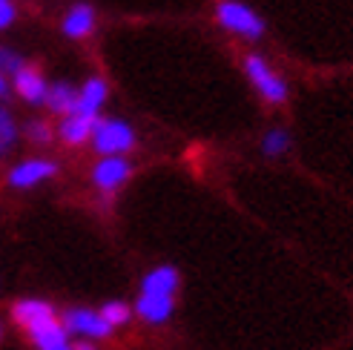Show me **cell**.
Segmentation results:
<instances>
[{"mask_svg":"<svg viewBox=\"0 0 353 350\" xmlns=\"http://www.w3.org/2000/svg\"><path fill=\"white\" fill-rule=\"evenodd\" d=\"M213 14L221 29H227L230 34H236V38H244L250 43H259L264 34H268V23L247 3H241V0H216Z\"/></svg>","mask_w":353,"mask_h":350,"instance_id":"6da1fadb","label":"cell"},{"mask_svg":"<svg viewBox=\"0 0 353 350\" xmlns=\"http://www.w3.org/2000/svg\"><path fill=\"white\" fill-rule=\"evenodd\" d=\"M244 75L250 78L253 90L261 95V101H268L270 107H281V103L290 98V86H288V81L281 78L276 69L268 63V58L256 55V52L244 55Z\"/></svg>","mask_w":353,"mask_h":350,"instance_id":"7a4b0ae2","label":"cell"},{"mask_svg":"<svg viewBox=\"0 0 353 350\" xmlns=\"http://www.w3.org/2000/svg\"><path fill=\"white\" fill-rule=\"evenodd\" d=\"M90 141L98 155H127L138 147V135L123 118H98Z\"/></svg>","mask_w":353,"mask_h":350,"instance_id":"3957f363","label":"cell"},{"mask_svg":"<svg viewBox=\"0 0 353 350\" xmlns=\"http://www.w3.org/2000/svg\"><path fill=\"white\" fill-rule=\"evenodd\" d=\"M61 325L66 327L69 336H78V339H107L112 336V325L101 316V310H90V307H69L63 310Z\"/></svg>","mask_w":353,"mask_h":350,"instance_id":"277c9868","label":"cell"},{"mask_svg":"<svg viewBox=\"0 0 353 350\" xmlns=\"http://www.w3.org/2000/svg\"><path fill=\"white\" fill-rule=\"evenodd\" d=\"M132 164L123 155H101V161L92 167V184L101 192H115L130 181Z\"/></svg>","mask_w":353,"mask_h":350,"instance_id":"5b68a950","label":"cell"},{"mask_svg":"<svg viewBox=\"0 0 353 350\" xmlns=\"http://www.w3.org/2000/svg\"><path fill=\"white\" fill-rule=\"evenodd\" d=\"M58 175V164L52 161V158H26L21 164H14L6 175V181L9 187L14 189H29L34 184H41V181H49V178H55Z\"/></svg>","mask_w":353,"mask_h":350,"instance_id":"8992f818","label":"cell"},{"mask_svg":"<svg viewBox=\"0 0 353 350\" xmlns=\"http://www.w3.org/2000/svg\"><path fill=\"white\" fill-rule=\"evenodd\" d=\"M95 23H98L95 6L78 0V3H72L66 9L63 21H61V32L66 34L69 41H83V38H90V34L95 32Z\"/></svg>","mask_w":353,"mask_h":350,"instance_id":"52a82bcc","label":"cell"},{"mask_svg":"<svg viewBox=\"0 0 353 350\" xmlns=\"http://www.w3.org/2000/svg\"><path fill=\"white\" fill-rule=\"evenodd\" d=\"M110 98V83L103 81L101 75L86 78L83 86L78 90V103H75V112L72 115H83V118H101L103 103Z\"/></svg>","mask_w":353,"mask_h":350,"instance_id":"ba28073f","label":"cell"},{"mask_svg":"<svg viewBox=\"0 0 353 350\" xmlns=\"http://www.w3.org/2000/svg\"><path fill=\"white\" fill-rule=\"evenodd\" d=\"M135 313H138V319L147 322V325H164V322L172 319V313H175V296L141 290L138 302H135Z\"/></svg>","mask_w":353,"mask_h":350,"instance_id":"9c48e42d","label":"cell"},{"mask_svg":"<svg viewBox=\"0 0 353 350\" xmlns=\"http://www.w3.org/2000/svg\"><path fill=\"white\" fill-rule=\"evenodd\" d=\"M12 81H14V92L21 95L26 103H32V107H43V103H46L49 83H46L43 72L34 63H26Z\"/></svg>","mask_w":353,"mask_h":350,"instance_id":"30bf717a","label":"cell"},{"mask_svg":"<svg viewBox=\"0 0 353 350\" xmlns=\"http://www.w3.org/2000/svg\"><path fill=\"white\" fill-rule=\"evenodd\" d=\"M12 319L26 330H34L41 325L55 322L58 316H55V307H52L49 302H43V299H21V302L12 305Z\"/></svg>","mask_w":353,"mask_h":350,"instance_id":"8fae6325","label":"cell"},{"mask_svg":"<svg viewBox=\"0 0 353 350\" xmlns=\"http://www.w3.org/2000/svg\"><path fill=\"white\" fill-rule=\"evenodd\" d=\"M95 121H98V118L66 115V118H61V124H58V138H61L66 147H81V144H86V141L92 138Z\"/></svg>","mask_w":353,"mask_h":350,"instance_id":"7c38bea8","label":"cell"},{"mask_svg":"<svg viewBox=\"0 0 353 350\" xmlns=\"http://www.w3.org/2000/svg\"><path fill=\"white\" fill-rule=\"evenodd\" d=\"M29 336H32V342H34V347H38V350H75L72 342H69L66 327L61 325V319L29 330Z\"/></svg>","mask_w":353,"mask_h":350,"instance_id":"4fadbf2b","label":"cell"},{"mask_svg":"<svg viewBox=\"0 0 353 350\" xmlns=\"http://www.w3.org/2000/svg\"><path fill=\"white\" fill-rule=\"evenodd\" d=\"M75 103H78V90L72 83H66V81H55V83H49V92H46V103L43 107L52 112V115H72L75 112Z\"/></svg>","mask_w":353,"mask_h":350,"instance_id":"5bb4252c","label":"cell"},{"mask_svg":"<svg viewBox=\"0 0 353 350\" xmlns=\"http://www.w3.org/2000/svg\"><path fill=\"white\" fill-rule=\"evenodd\" d=\"M179 285H181V276L172 265H161L144 276L141 282V290L144 293H167V296H175L179 293Z\"/></svg>","mask_w":353,"mask_h":350,"instance_id":"9a60e30c","label":"cell"},{"mask_svg":"<svg viewBox=\"0 0 353 350\" xmlns=\"http://www.w3.org/2000/svg\"><path fill=\"white\" fill-rule=\"evenodd\" d=\"M17 138H21V130H17L14 115L6 103H0V158H6V155L14 150Z\"/></svg>","mask_w":353,"mask_h":350,"instance_id":"2e32d148","label":"cell"},{"mask_svg":"<svg viewBox=\"0 0 353 350\" xmlns=\"http://www.w3.org/2000/svg\"><path fill=\"white\" fill-rule=\"evenodd\" d=\"M293 144V138L288 130H281V127H273L261 135V155H268V158H279V155H285Z\"/></svg>","mask_w":353,"mask_h":350,"instance_id":"e0dca14e","label":"cell"},{"mask_svg":"<svg viewBox=\"0 0 353 350\" xmlns=\"http://www.w3.org/2000/svg\"><path fill=\"white\" fill-rule=\"evenodd\" d=\"M23 135H26V141H32L34 147H46V144H52V138H55L52 127L46 124V121H41V118L29 121V124L23 127Z\"/></svg>","mask_w":353,"mask_h":350,"instance_id":"ac0fdd59","label":"cell"},{"mask_svg":"<svg viewBox=\"0 0 353 350\" xmlns=\"http://www.w3.org/2000/svg\"><path fill=\"white\" fill-rule=\"evenodd\" d=\"M101 316L107 319L112 327H123V325L132 319V307L123 305V302H107V305L101 307Z\"/></svg>","mask_w":353,"mask_h":350,"instance_id":"d6986e66","label":"cell"},{"mask_svg":"<svg viewBox=\"0 0 353 350\" xmlns=\"http://www.w3.org/2000/svg\"><path fill=\"white\" fill-rule=\"evenodd\" d=\"M26 66V58L21 55V52H14V49H9L6 43H0V72L3 75H17L21 69Z\"/></svg>","mask_w":353,"mask_h":350,"instance_id":"ffe728a7","label":"cell"},{"mask_svg":"<svg viewBox=\"0 0 353 350\" xmlns=\"http://www.w3.org/2000/svg\"><path fill=\"white\" fill-rule=\"evenodd\" d=\"M17 21V6L14 0H0V32L9 29Z\"/></svg>","mask_w":353,"mask_h":350,"instance_id":"44dd1931","label":"cell"},{"mask_svg":"<svg viewBox=\"0 0 353 350\" xmlns=\"http://www.w3.org/2000/svg\"><path fill=\"white\" fill-rule=\"evenodd\" d=\"M9 75H3V72H0V103H3L6 98H9Z\"/></svg>","mask_w":353,"mask_h":350,"instance_id":"7402d4cb","label":"cell"},{"mask_svg":"<svg viewBox=\"0 0 353 350\" xmlns=\"http://www.w3.org/2000/svg\"><path fill=\"white\" fill-rule=\"evenodd\" d=\"M75 350H95V344H92V339H78L75 344H72Z\"/></svg>","mask_w":353,"mask_h":350,"instance_id":"603a6c76","label":"cell"},{"mask_svg":"<svg viewBox=\"0 0 353 350\" xmlns=\"http://www.w3.org/2000/svg\"><path fill=\"white\" fill-rule=\"evenodd\" d=\"M0 339H3V330H0Z\"/></svg>","mask_w":353,"mask_h":350,"instance_id":"cb8c5ba5","label":"cell"}]
</instances>
